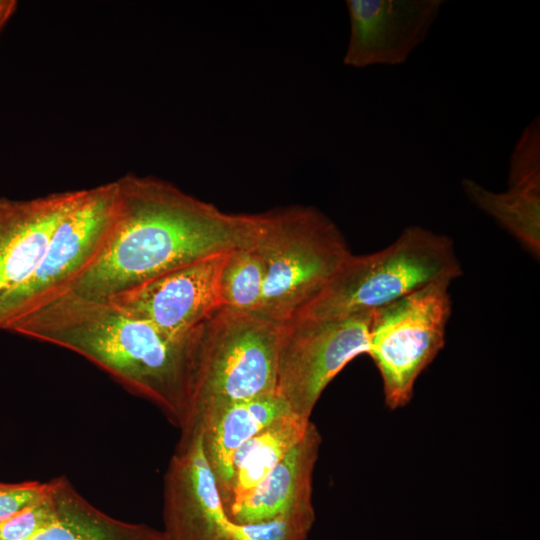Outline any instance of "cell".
Wrapping results in <instances>:
<instances>
[{
	"instance_id": "obj_1",
	"label": "cell",
	"mask_w": 540,
	"mask_h": 540,
	"mask_svg": "<svg viewBox=\"0 0 540 540\" xmlns=\"http://www.w3.org/2000/svg\"><path fill=\"white\" fill-rule=\"evenodd\" d=\"M116 183L118 213L111 238L67 291L107 299L179 266L255 241L260 213L224 212L152 176L127 174Z\"/></svg>"
},
{
	"instance_id": "obj_2",
	"label": "cell",
	"mask_w": 540,
	"mask_h": 540,
	"mask_svg": "<svg viewBox=\"0 0 540 540\" xmlns=\"http://www.w3.org/2000/svg\"><path fill=\"white\" fill-rule=\"evenodd\" d=\"M72 351L161 410L182 433L194 421L188 335L174 341L106 299L65 291L7 329Z\"/></svg>"
},
{
	"instance_id": "obj_3",
	"label": "cell",
	"mask_w": 540,
	"mask_h": 540,
	"mask_svg": "<svg viewBox=\"0 0 540 540\" xmlns=\"http://www.w3.org/2000/svg\"><path fill=\"white\" fill-rule=\"evenodd\" d=\"M460 275L462 267L449 237L409 226L380 251L351 253L294 317L325 320L372 312L430 283L452 282Z\"/></svg>"
},
{
	"instance_id": "obj_4",
	"label": "cell",
	"mask_w": 540,
	"mask_h": 540,
	"mask_svg": "<svg viewBox=\"0 0 540 540\" xmlns=\"http://www.w3.org/2000/svg\"><path fill=\"white\" fill-rule=\"evenodd\" d=\"M253 246L265 266L257 313L280 324L305 307L351 254L337 225L305 205L260 213Z\"/></svg>"
},
{
	"instance_id": "obj_5",
	"label": "cell",
	"mask_w": 540,
	"mask_h": 540,
	"mask_svg": "<svg viewBox=\"0 0 540 540\" xmlns=\"http://www.w3.org/2000/svg\"><path fill=\"white\" fill-rule=\"evenodd\" d=\"M280 326L219 307L189 333L194 418L207 407L275 392Z\"/></svg>"
},
{
	"instance_id": "obj_6",
	"label": "cell",
	"mask_w": 540,
	"mask_h": 540,
	"mask_svg": "<svg viewBox=\"0 0 540 540\" xmlns=\"http://www.w3.org/2000/svg\"><path fill=\"white\" fill-rule=\"evenodd\" d=\"M314 522V509L256 524L233 521L205 458L199 428L182 433L164 476L166 540H308Z\"/></svg>"
},
{
	"instance_id": "obj_7",
	"label": "cell",
	"mask_w": 540,
	"mask_h": 540,
	"mask_svg": "<svg viewBox=\"0 0 540 540\" xmlns=\"http://www.w3.org/2000/svg\"><path fill=\"white\" fill-rule=\"evenodd\" d=\"M450 283H430L373 311L367 354L380 373L384 402L391 410L411 401L418 377L444 347L452 309Z\"/></svg>"
},
{
	"instance_id": "obj_8",
	"label": "cell",
	"mask_w": 540,
	"mask_h": 540,
	"mask_svg": "<svg viewBox=\"0 0 540 540\" xmlns=\"http://www.w3.org/2000/svg\"><path fill=\"white\" fill-rule=\"evenodd\" d=\"M372 312L336 319L293 317L281 323L276 393L310 420L325 388L354 358L367 354Z\"/></svg>"
},
{
	"instance_id": "obj_9",
	"label": "cell",
	"mask_w": 540,
	"mask_h": 540,
	"mask_svg": "<svg viewBox=\"0 0 540 540\" xmlns=\"http://www.w3.org/2000/svg\"><path fill=\"white\" fill-rule=\"evenodd\" d=\"M118 213L116 180L87 188L57 225L31 278L6 307L1 330L67 291L105 250Z\"/></svg>"
},
{
	"instance_id": "obj_10",
	"label": "cell",
	"mask_w": 540,
	"mask_h": 540,
	"mask_svg": "<svg viewBox=\"0 0 540 540\" xmlns=\"http://www.w3.org/2000/svg\"><path fill=\"white\" fill-rule=\"evenodd\" d=\"M228 252L179 266L106 300L164 337L183 340L221 307L218 279Z\"/></svg>"
},
{
	"instance_id": "obj_11",
	"label": "cell",
	"mask_w": 540,
	"mask_h": 540,
	"mask_svg": "<svg viewBox=\"0 0 540 540\" xmlns=\"http://www.w3.org/2000/svg\"><path fill=\"white\" fill-rule=\"evenodd\" d=\"M442 0H347L350 34L345 65H399L421 45Z\"/></svg>"
},
{
	"instance_id": "obj_12",
	"label": "cell",
	"mask_w": 540,
	"mask_h": 540,
	"mask_svg": "<svg viewBox=\"0 0 540 540\" xmlns=\"http://www.w3.org/2000/svg\"><path fill=\"white\" fill-rule=\"evenodd\" d=\"M84 190L0 198V331L6 307L36 271L57 225Z\"/></svg>"
},
{
	"instance_id": "obj_13",
	"label": "cell",
	"mask_w": 540,
	"mask_h": 540,
	"mask_svg": "<svg viewBox=\"0 0 540 540\" xmlns=\"http://www.w3.org/2000/svg\"><path fill=\"white\" fill-rule=\"evenodd\" d=\"M466 197L534 257L540 254V118L521 132L509 158L508 186L493 192L475 180L461 182Z\"/></svg>"
},
{
	"instance_id": "obj_14",
	"label": "cell",
	"mask_w": 540,
	"mask_h": 540,
	"mask_svg": "<svg viewBox=\"0 0 540 540\" xmlns=\"http://www.w3.org/2000/svg\"><path fill=\"white\" fill-rule=\"evenodd\" d=\"M287 413L290 409L276 391L197 412L192 427L197 426L201 432L204 455L222 500L231 483L236 452L250 438Z\"/></svg>"
},
{
	"instance_id": "obj_15",
	"label": "cell",
	"mask_w": 540,
	"mask_h": 540,
	"mask_svg": "<svg viewBox=\"0 0 540 540\" xmlns=\"http://www.w3.org/2000/svg\"><path fill=\"white\" fill-rule=\"evenodd\" d=\"M321 441L320 432L310 422L303 438L227 512L229 517L239 524H256L294 511L314 509L312 481Z\"/></svg>"
},
{
	"instance_id": "obj_16",
	"label": "cell",
	"mask_w": 540,
	"mask_h": 540,
	"mask_svg": "<svg viewBox=\"0 0 540 540\" xmlns=\"http://www.w3.org/2000/svg\"><path fill=\"white\" fill-rule=\"evenodd\" d=\"M55 520L30 540H166L162 530L108 515L83 497L68 478H52Z\"/></svg>"
},
{
	"instance_id": "obj_17",
	"label": "cell",
	"mask_w": 540,
	"mask_h": 540,
	"mask_svg": "<svg viewBox=\"0 0 540 540\" xmlns=\"http://www.w3.org/2000/svg\"><path fill=\"white\" fill-rule=\"evenodd\" d=\"M310 422L287 413L239 448L233 459L231 483L222 500L227 512L280 463L303 438Z\"/></svg>"
},
{
	"instance_id": "obj_18",
	"label": "cell",
	"mask_w": 540,
	"mask_h": 540,
	"mask_svg": "<svg viewBox=\"0 0 540 540\" xmlns=\"http://www.w3.org/2000/svg\"><path fill=\"white\" fill-rule=\"evenodd\" d=\"M253 243L226 254L218 279L221 307L258 312L265 283V266Z\"/></svg>"
},
{
	"instance_id": "obj_19",
	"label": "cell",
	"mask_w": 540,
	"mask_h": 540,
	"mask_svg": "<svg viewBox=\"0 0 540 540\" xmlns=\"http://www.w3.org/2000/svg\"><path fill=\"white\" fill-rule=\"evenodd\" d=\"M57 515V500L52 479L49 490L37 503L0 520V540H30L50 525Z\"/></svg>"
},
{
	"instance_id": "obj_20",
	"label": "cell",
	"mask_w": 540,
	"mask_h": 540,
	"mask_svg": "<svg viewBox=\"0 0 540 540\" xmlns=\"http://www.w3.org/2000/svg\"><path fill=\"white\" fill-rule=\"evenodd\" d=\"M49 490V481H0V520L40 501Z\"/></svg>"
},
{
	"instance_id": "obj_21",
	"label": "cell",
	"mask_w": 540,
	"mask_h": 540,
	"mask_svg": "<svg viewBox=\"0 0 540 540\" xmlns=\"http://www.w3.org/2000/svg\"><path fill=\"white\" fill-rule=\"evenodd\" d=\"M16 8L15 0H0V33L15 13Z\"/></svg>"
}]
</instances>
